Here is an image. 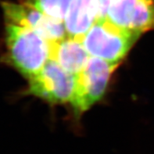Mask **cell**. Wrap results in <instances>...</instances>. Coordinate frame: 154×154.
I'll use <instances>...</instances> for the list:
<instances>
[{
  "label": "cell",
  "mask_w": 154,
  "mask_h": 154,
  "mask_svg": "<svg viewBox=\"0 0 154 154\" xmlns=\"http://www.w3.org/2000/svg\"><path fill=\"white\" fill-rule=\"evenodd\" d=\"M2 63L26 79L37 74L49 60V42L24 26L4 21Z\"/></svg>",
  "instance_id": "6da1fadb"
},
{
  "label": "cell",
  "mask_w": 154,
  "mask_h": 154,
  "mask_svg": "<svg viewBox=\"0 0 154 154\" xmlns=\"http://www.w3.org/2000/svg\"><path fill=\"white\" fill-rule=\"evenodd\" d=\"M142 35L104 18L96 20L82 42L91 57L121 63Z\"/></svg>",
  "instance_id": "7a4b0ae2"
},
{
  "label": "cell",
  "mask_w": 154,
  "mask_h": 154,
  "mask_svg": "<svg viewBox=\"0 0 154 154\" xmlns=\"http://www.w3.org/2000/svg\"><path fill=\"white\" fill-rule=\"evenodd\" d=\"M119 65V63L90 56L83 70L75 75V88L70 104L77 117L101 100L112 74Z\"/></svg>",
  "instance_id": "3957f363"
},
{
  "label": "cell",
  "mask_w": 154,
  "mask_h": 154,
  "mask_svg": "<svg viewBox=\"0 0 154 154\" xmlns=\"http://www.w3.org/2000/svg\"><path fill=\"white\" fill-rule=\"evenodd\" d=\"M74 88L75 75L49 59L37 74L27 79V86L23 94L40 98L53 105L70 103Z\"/></svg>",
  "instance_id": "277c9868"
},
{
  "label": "cell",
  "mask_w": 154,
  "mask_h": 154,
  "mask_svg": "<svg viewBox=\"0 0 154 154\" xmlns=\"http://www.w3.org/2000/svg\"><path fill=\"white\" fill-rule=\"evenodd\" d=\"M0 6L2 7L4 21L28 27L49 42L67 37L63 22L53 19L27 4L2 1Z\"/></svg>",
  "instance_id": "5b68a950"
},
{
  "label": "cell",
  "mask_w": 154,
  "mask_h": 154,
  "mask_svg": "<svg viewBox=\"0 0 154 154\" xmlns=\"http://www.w3.org/2000/svg\"><path fill=\"white\" fill-rule=\"evenodd\" d=\"M106 18L120 27L143 34L154 31V0H111Z\"/></svg>",
  "instance_id": "8992f818"
},
{
  "label": "cell",
  "mask_w": 154,
  "mask_h": 154,
  "mask_svg": "<svg viewBox=\"0 0 154 154\" xmlns=\"http://www.w3.org/2000/svg\"><path fill=\"white\" fill-rule=\"evenodd\" d=\"M99 19L100 9L96 0H73L63 21L66 35L82 41Z\"/></svg>",
  "instance_id": "52a82bcc"
},
{
  "label": "cell",
  "mask_w": 154,
  "mask_h": 154,
  "mask_svg": "<svg viewBox=\"0 0 154 154\" xmlns=\"http://www.w3.org/2000/svg\"><path fill=\"white\" fill-rule=\"evenodd\" d=\"M89 57L82 41L78 39L67 36L59 41L49 42V59L74 75L83 70Z\"/></svg>",
  "instance_id": "ba28073f"
},
{
  "label": "cell",
  "mask_w": 154,
  "mask_h": 154,
  "mask_svg": "<svg viewBox=\"0 0 154 154\" xmlns=\"http://www.w3.org/2000/svg\"><path fill=\"white\" fill-rule=\"evenodd\" d=\"M42 12L53 19L63 22L73 0H19Z\"/></svg>",
  "instance_id": "9c48e42d"
},
{
  "label": "cell",
  "mask_w": 154,
  "mask_h": 154,
  "mask_svg": "<svg viewBox=\"0 0 154 154\" xmlns=\"http://www.w3.org/2000/svg\"><path fill=\"white\" fill-rule=\"evenodd\" d=\"M110 1L111 0H96L100 9V19H104L107 17Z\"/></svg>",
  "instance_id": "30bf717a"
}]
</instances>
